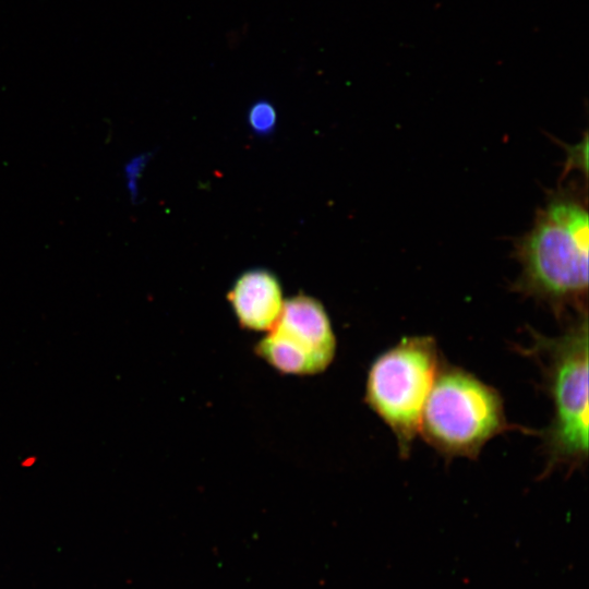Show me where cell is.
<instances>
[{
	"mask_svg": "<svg viewBox=\"0 0 589 589\" xmlns=\"http://www.w3.org/2000/svg\"><path fill=\"white\" fill-rule=\"evenodd\" d=\"M530 429L508 422L500 392L444 358L422 410L419 435L447 461L477 459L495 436Z\"/></svg>",
	"mask_w": 589,
	"mask_h": 589,
	"instance_id": "3",
	"label": "cell"
},
{
	"mask_svg": "<svg viewBox=\"0 0 589 589\" xmlns=\"http://www.w3.org/2000/svg\"><path fill=\"white\" fill-rule=\"evenodd\" d=\"M248 120L257 134H268L275 129L276 111L267 101H257L249 110Z\"/></svg>",
	"mask_w": 589,
	"mask_h": 589,
	"instance_id": "7",
	"label": "cell"
},
{
	"mask_svg": "<svg viewBox=\"0 0 589 589\" xmlns=\"http://www.w3.org/2000/svg\"><path fill=\"white\" fill-rule=\"evenodd\" d=\"M530 334V346L518 349L538 364L552 406L550 423L539 432L545 457L542 477L558 469L572 473L588 460L587 310L576 313L557 336Z\"/></svg>",
	"mask_w": 589,
	"mask_h": 589,
	"instance_id": "2",
	"label": "cell"
},
{
	"mask_svg": "<svg viewBox=\"0 0 589 589\" xmlns=\"http://www.w3.org/2000/svg\"><path fill=\"white\" fill-rule=\"evenodd\" d=\"M147 160H148V155L146 154L137 155L131 158L130 160H128L123 167L125 187H127V191L130 196V200L132 202L137 201L139 179L141 178V173L144 167L146 166Z\"/></svg>",
	"mask_w": 589,
	"mask_h": 589,
	"instance_id": "8",
	"label": "cell"
},
{
	"mask_svg": "<svg viewBox=\"0 0 589 589\" xmlns=\"http://www.w3.org/2000/svg\"><path fill=\"white\" fill-rule=\"evenodd\" d=\"M239 324L254 332H268L276 324L284 305L277 277L266 269L241 274L228 293Z\"/></svg>",
	"mask_w": 589,
	"mask_h": 589,
	"instance_id": "6",
	"label": "cell"
},
{
	"mask_svg": "<svg viewBox=\"0 0 589 589\" xmlns=\"http://www.w3.org/2000/svg\"><path fill=\"white\" fill-rule=\"evenodd\" d=\"M589 215L574 192H556L519 238L520 274L513 288L550 305L557 316L587 310Z\"/></svg>",
	"mask_w": 589,
	"mask_h": 589,
	"instance_id": "1",
	"label": "cell"
},
{
	"mask_svg": "<svg viewBox=\"0 0 589 589\" xmlns=\"http://www.w3.org/2000/svg\"><path fill=\"white\" fill-rule=\"evenodd\" d=\"M336 336L323 304L299 293L284 301L276 324L255 346V353L284 374L324 372L336 354Z\"/></svg>",
	"mask_w": 589,
	"mask_h": 589,
	"instance_id": "5",
	"label": "cell"
},
{
	"mask_svg": "<svg viewBox=\"0 0 589 589\" xmlns=\"http://www.w3.org/2000/svg\"><path fill=\"white\" fill-rule=\"evenodd\" d=\"M443 358L432 336H407L371 363L364 400L392 431L398 454L411 453L422 410Z\"/></svg>",
	"mask_w": 589,
	"mask_h": 589,
	"instance_id": "4",
	"label": "cell"
}]
</instances>
